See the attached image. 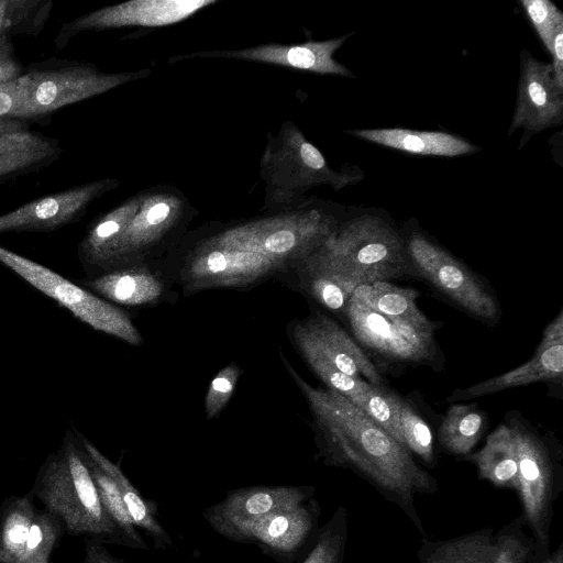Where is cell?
<instances>
[{"label":"cell","instance_id":"obj_1","mask_svg":"<svg viewBox=\"0 0 563 563\" xmlns=\"http://www.w3.org/2000/svg\"><path fill=\"white\" fill-rule=\"evenodd\" d=\"M313 208L217 228L185 242L164 274L191 296L211 289L244 290L284 277L336 227Z\"/></svg>","mask_w":563,"mask_h":563},{"label":"cell","instance_id":"obj_2","mask_svg":"<svg viewBox=\"0 0 563 563\" xmlns=\"http://www.w3.org/2000/svg\"><path fill=\"white\" fill-rule=\"evenodd\" d=\"M279 356L309 405L328 461L367 482L427 537L416 496L434 494L437 478L362 409L330 388L310 385L282 351Z\"/></svg>","mask_w":563,"mask_h":563},{"label":"cell","instance_id":"obj_3","mask_svg":"<svg viewBox=\"0 0 563 563\" xmlns=\"http://www.w3.org/2000/svg\"><path fill=\"white\" fill-rule=\"evenodd\" d=\"M30 494L62 521L68 536L97 540L112 537L114 523L100 500L71 428L66 431L59 449L40 467Z\"/></svg>","mask_w":563,"mask_h":563},{"label":"cell","instance_id":"obj_4","mask_svg":"<svg viewBox=\"0 0 563 563\" xmlns=\"http://www.w3.org/2000/svg\"><path fill=\"white\" fill-rule=\"evenodd\" d=\"M507 420L511 426L517 460L514 490L522 507V520L542 561L550 554L554 508L563 489L561 454L517 418Z\"/></svg>","mask_w":563,"mask_h":563},{"label":"cell","instance_id":"obj_5","mask_svg":"<svg viewBox=\"0 0 563 563\" xmlns=\"http://www.w3.org/2000/svg\"><path fill=\"white\" fill-rule=\"evenodd\" d=\"M53 62L33 65L18 79L23 99L16 119L47 115L151 74L150 69L107 74L87 63Z\"/></svg>","mask_w":563,"mask_h":563},{"label":"cell","instance_id":"obj_6","mask_svg":"<svg viewBox=\"0 0 563 563\" xmlns=\"http://www.w3.org/2000/svg\"><path fill=\"white\" fill-rule=\"evenodd\" d=\"M322 244L372 283L418 277L405 239L378 216L361 214L339 221Z\"/></svg>","mask_w":563,"mask_h":563},{"label":"cell","instance_id":"obj_7","mask_svg":"<svg viewBox=\"0 0 563 563\" xmlns=\"http://www.w3.org/2000/svg\"><path fill=\"white\" fill-rule=\"evenodd\" d=\"M0 263L91 329L140 346L144 339L130 316L48 267L0 245Z\"/></svg>","mask_w":563,"mask_h":563},{"label":"cell","instance_id":"obj_8","mask_svg":"<svg viewBox=\"0 0 563 563\" xmlns=\"http://www.w3.org/2000/svg\"><path fill=\"white\" fill-rule=\"evenodd\" d=\"M405 244L418 277L474 318L489 324L498 322L499 301L482 276L421 232L410 233Z\"/></svg>","mask_w":563,"mask_h":563},{"label":"cell","instance_id":"obj_9","mask_svg":"<svg viewBox=\"0 0 563 563\" xmlns=\"http://www.w3.org/2000/svg\"><path fill=\"white\" fill-rule=\"evenodd\" d=\"M285 128L278 148L274 146L278 151L267 146L262 161V175L274 200L288 199L299 189L305 191L311 186L329 185L339 190L363 179L362 170L355 166L339 172L332 169L296 126L287 124Z\"/></svg>","mask_w":563,"mask_h":563},{"label":"cell","instance_id":"obj_10","mask_svg":"<svg viewBox=\"0 0 563 563\" xmlns=\"http://www.w3.org/2000/svg\"><path fill=\"white\" fill-rule=\"evenodd\" d=\"M522 517L495 530L481 529L446 540L423 538L420 563H540L536 543Z\"/></svg>","mask_w":563,"mask_h":563},{"label":"cell","instance_id":"obj_11","mask_svg":"<svg viewBox=\"0 0 563 563\" xmlns=\"http://www.w3.org/2000/svg\"><path fill=\"white\" fill-rule=\"evenodd\" d=\"M354 338L373 353L395 362L430 363L438 353L433 329L387 317L355 294L342 313Z\"/></svg>","mask_w":563,"mask_h":563},{"label":"cell","instance_id":"obj_12","mask_svg":"<svg viewBox=\"0 0 563 563\" xmlns=\"http://www.w3.org/2000/svg\"><path fill=\"white\" fill-rule=\"evenodd\" d=\"M139 196V206L112 247L102 273L145 263L179 230L184 208L177 196Z\"/></svg>","mask_w":563,"mask_h":563},{"label":"cell","instance_id":"obj_13","mask_svg":"<svg viewBox=\"0 0 563 563\" xmlns=\"http://www.w3.org/2000/svg\"><path fill=\"white\" fill-rule=\"evenodd\" d=\"M217 2L218 0H130L100 8L64 23L55 38V45L59 49L64 48L71 37L82 31L172 25Z\"/></svg>","mask_w":563,"mask_h":563},{"label":"cell","instance_id":"obj_14","mask_svg":"<svg viewBox=\"0 0 563 563\" xmlns=\"http://www.w3.org/2000/svg\"><path fill=\"white\" fill-rule=\"evenodd\" d=\"M119 186L104 178L30 201L0 216V234L51 232L79 221L99 197Z\"/></svg>","mask_w":563,"mask_h":563},{"label":"cell","instance_id":"obj_15","mask_svg":"<svg viewBox=\"0 0 563 563\" xmlns=\"http://www.w3.org/2000/svg\"><path fill=\"white\" fill-rule=\"evenodd\" d=\"M287 335L306 342L340 372L387 389L384 377L368 355L327 314L317 311L303 319L291 320L287 325Z\"/></svg>","mask_w":563,"mask_h":563},{"label":"cell","instance_id":"obj_16","mask_svg":"<svg viewBox=\"0 0 563 563\" xmlns=\"http://www.w3.org/2000/svg\"><path fill=\"white\" fill-rule=\"evenodd\" d=\"M563 122V89L556 84L551 63L521 53L517 102L509 134L523 129L525 134L540 133Z\"/></svg>","mask_w":563,"mask_h":563},{"label":"cell","instance_id":"obj_17","mask_svg":"<svg viewBox=\"0 0 563 563\" xmlns=\"http://www.w3.org/2000/svg\"><path fill=\"white\" fill-rule=\"evenodd\" d=\"M288 338L294 349L327 388L341 394L362 409L402 445L398 423L399 395L340 372L302 340L291 335Z\"/></svg>","mask_w":563,"mask_h":563},{"label":"cell","instance_id":"obj_18","mask_svg":"<svg viewBox=\"0 0 563 563\" xmlns=\"http://www.w3.org/2000/svg\"><path fill=\"white\" fill-rule=\"evenodd\" d=\"M352 34L327 41H311L300 44H265L236 51L198 52L175 56L169 63L194 57H225L309 71L320 75H336L355 78L354 74L333 58L334 53Z\"/></svg>","mask_w":563,"mask_h":563},{"label":"cell","instance_id":"obj_19","mask_svg":"<svg viewBox=\"0 0 563 563\" xmlns=\"http://www.w3.org/2000/svg\"><path fill=\"white\" fill-rule=\"evenodd\" d=\"M563 375V312L562 310L544 329L534 355L528 362L466 388L455 389L448 401L471 400L508 388L537 382L562 380Z\"/></svg>","mask_w":563,"mask_h":563},{"label":"cell","instance_id":"obj_20","mask_svg":"<svg viewBox=\"0 0 563 563\" xmlns=\"http://www.w3.org/2000/svg\"><path fill=\"white\" fill-rule=\"evenodd\" d=\"M168 282L163 269L155 272L148 264L141 263L114 268L80 283L118 307H152L164 300Z\"/></svg>","mask_w":563,"mask_h":563},{"label":"cell","instance_id":"obj_21","mask_svg":"<svg viewBox=\"0 0 563 563\" xmlns=\"http://www.w3.org/2000/svg\"><path fill=\"white\" fill-rule=\"evenodd\" d=\"M62 153L58 140L32 131L24 120L0 119V183L42 169Z\"/></svg>","mask_w":563,"mask_h":563},{"label":"cell","instance_id":"obj_22","mask_svg":"<svg viewBox=\"0 0 563 563\" xmlns=\"http://www.w3.org/2000/svg\"><path fill=\"white\" fill-rule=\"evenodd\" d=\"M347 133L377 145L418 155L455 157L481 150L467 140L443 131L383 128L351 130Z\"/></svg>","mask_w":563,"mask_h":563},{"label":"cell","instance_id":"obj_23","mask_svg":"<svg viewBox=\"0 0 563 563\" xmlns=\"http://www.w3.org/2000/svg\"><path fill=\"white\" fill-rule=\"evenodd\" d=\"M139 201L140 196H135L90 224L77 252L88 277L102 273L112 247L135 212Z\"/></svg>","mask_w":563,"mask_h":563},{"label":"cell","instance_id":"obj_24","mask_svg":"<svg viewBox=\"0 0 563 563\" xmlns=\"http://www.w3.org/2000/svg\"><path fill=\"white\" fill-rule=\"evenodd\" d=\"M465 460L477 468L481 479L495 487L514 489L517 474V460L511 426L508 420L501 422L487 437L485 444Z\"/></svg>","mask_w":563,"mask_h":563},{"label":"cell","instance_id":"obj_25","mask_svg":"<svg viewBox=\"0 0 563 563\" xmlns=\"http://www.w3.org/2000/svg\"><path fill=\"white\" fill-rule=\"evenodd\" d=\"M487 416L477 405H452L439 428V442L452 455L465 457L483 437Z\"/></svg>","mask_w":563,"mask_h":563},{"label":"cell","instance_id":"obj_26","mask_svg":"<svg viewBox=\"0 0 563 563\" xmlns=\"http://www.w3.org/2000/svg\"><path fill=\"white\" fill-rule=\"evenodd\" d=\"M353 294L387 317L434 330V324L417 306L419 292L415 289L401 288L388 282H374L358 286Z\"/></svg>","mask_w":563,"mask_h":563},{"label":"cell","instance_id":"obj_27","mask_svg":"<svg viewBox=\"0 0 563 563\" xmlns=\"http://www.w3.org/2000/svg\"><path fill=\"white\" fill-rule=\"evenodd\" d=\"M33 496H10L0 506V563H20L36 514Z\"/></svg>","mask_w":563,"mask_h":563},{"label":"cell","instance_id":"obj_28","mask_svg":"<svg viewBox=\"0 0 563 563\" xmlns=\"http://www.w3.org/2000/svg\"><path fill=\"white\" fill-rule=\"evenodd\" d=\"M52 0H0V36H36L45 26Z\"/></svg>","mask_w":563,"mask_h":563},{"label":"cell","instance_id":"obj_29","mask_svg":"<svg viewBox=\"0 0 563 563\" xmlns=\"http://www.w3.org/2000/svg\"><path fill=\"white\" fill-rule=\"evenodd\" d=\"M398 423L402 445L428 467H434L437 460L432 432L427 422L401 397L398 402Z\"/></svg>","mask_w":563,"mask_h":563},{"label":"cell","instance_id":"obj_30","mask_svg":"<svg viewBox=\"0 0 563 563\" xmlns=\"http://www.w3.org/2000/svg\"><path fill=\"white\" fill-rule=\"evenodd\" d=\"M64 533V525L55 515L47 510L36 511L20 563H48Z\"/></svg>","mask_w":563,"mask_h":563},{"label":"cell","instance_id":"obj_31","mask_svg":"<svg viewBox=\"0 0 563 563\" xmlns=\"http://www.w3.org/2000/svg\"><path fill=\"white\" fill-rule=\"evenodd\" d=\"M521 4L542 44L550 53L556 32L563 26V13L550 0H522Z\"/></svg>","mask_w":563,"mask_h":563},{"label":"cell","instance_id":"obj_32","mask_svg":"<svg viewBox=\"0 0 563 563\" xmlns=\"http://www.w3.org/2000/svg\"><path fill=\"white\" fill-rule=\"evenodd\" d=\"M242 373V368L232 362L212 378L205 397V412L208 419H214L223 411Z\"/></svg>","mask_w":563,"mask_h":563},{"label":"cell","instance_id":"obj_33","mask_svg":"<svg viewBox=\"0 0 563 563\" xmlns=\"http://www.w3.org/2000/svg\"><path fill=\"white\" fill-rule=\"evenodd\" d=\"M18 79L0 85V119L18 117L23 99Z\"/></svg>","mask_w":563,"mask_h":563},{"label":"cell","instance_id":"obj_34","mask_svg":"<svg viewBox=\"0 0 563 563\" xmlns=\"http://www.w3.org/2000/svg\"><path fill=\"white\" fill-rule=\"evenodd\" d=\"M23 69L8 37L0 40V85L20 78Z\"/></svg>","mask_w":563,"mask_h":563},{"label":"cell","instance_id":"obj_35","mask_svg":"<svg viewBox=\"0 0 563 563\" xmlns=\"http://www.w3.org/2000/svg\"><path fill=\"white\" fill-rule=\"evenodd\" d=\"M552 56L553 76L560 88L563 89V26L556 32L550 52Z\"/></svg>","mask_w":563,"mask_h":563},{"label":"cell","instance_id":"obj_36","mask_svg":"<svg viewBox=\"0 0 563 563\" xmlns=\"http://www.w3.org/2000/svg\"><path fill=\"white\" fill-rule=\"evenodd\" d=\"M84 563H118L97 539H86Z\"/></svg>","mask_w":563,"mask_h":563},{"label":"cell","instance_id":"obj_37","mask_svg":"<svg viewBox=\"0 0 563 563\" xmlns=\"http://www.w3.org/2000/svg\"><path fill=\"white\" fill-rule=\"evenodd\" d=\"M273 506V498L269 494L257 493L251 496L246 504V510L253 515H260L268 511Z\"/></svg>","mask_w":563,"mask_h":563},{"label":"cell","instance_id":"obj_38","mask_svg":"<svg viewBox=\"0 0 563 563\" xmlns=\"http://www.w3.org/2000/svg\"><path fill=\"white\" fill-rule=\"evenodd\" d=\"M288 529V519L284 516L276 517L268 526V533L273 538L280 537Z\"/></svg>","mask_w":563,"mask_h":563},{"label":"cell","instance_id":"obj_39","mask_svg":"<svg viewBox=\"0 0 563 563\" xmlns=\"http://www.w3.org/2000/svg\"><path fill=\"white\" fill-rule=\"evenodd\" d=\"M540 563H563V548L560 545L553 553H550Z\"/></svg>","mask_w":563,"mask_h":563},{"label":"cell","instance_id":"obj_40","mask_svg":"<svg viewBox=\"0 0 563 563\" xmlns=\"http://www.w3.org/2000/svg\"><path fill=\"white\" fill-rule=\"evenodd\" d=\"M1 37H3V36H0V40H1Z\"/></svg>","mask_w":563,"mask_h":563}]
</instances>
